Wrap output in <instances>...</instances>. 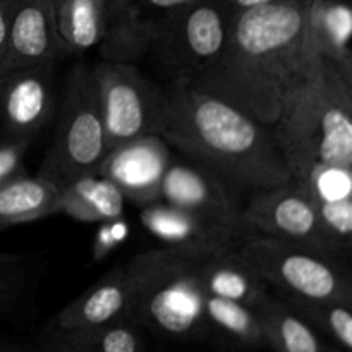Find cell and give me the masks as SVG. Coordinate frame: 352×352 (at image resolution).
Segmentation results:
<instances>
[{
  "mask_svg": "<svg viewBox=\"0 0 352 352\" xmlns=\"http://www.w3.org/2000/svg\"><path fill=\"white\" fill-rule=\"evenodd\" d=\"M62 213V189L40 175H19L0 186V230Z\"/></svg>",
  "mask_w": 352,
  "mask_h": 352,
  "instance_id": "cell-20",
  "label": "cell"
},
{
  "mask_svg": "<svg viewBox=\"0 0 352 352\" xmlns=\"http://www.w3.org/2000/svg\"><path fill=\"white\" fill-rule=\"evenodd\" d=\"M237 250L277 294L352 305V278L346 260L256 232L246 236Z\"/></svg>",
  "mask_w": 352,
  "mask_h": 352,
  "instance_id": "cell-5",
  "label": "cell"
},
{
  "mask_svg": "<svg viewBox=\"0 0 352 352\" xmlns=\"http://www.w3.org/2000/svg\"><path fill=\"white\" fill-rule=\"evenodd\" d=\"M170 162V144L160 134H150L110 148L98 174L110 179L126 199L144 206L158 201Z\"/></svg>",
  "mask_w": 352,
  "mask_h": 352,
  "instance_id": "cell-10",
  "label": "cell"
},
{
  "mask_svg": "<svg viewBox=\"0 0 352 352\" xmlns=\"http://www.w3.org/2000/svg\"><path fill=\"white\" fill-rule=\"evenodd\" d=\"M91 69L109 150L162 133L167 93H162L134 64L102 60Z\"/></svg>",
  "mask_w": 352,
  "mask_h": 352,
  "instance_id": "cell-7",
  "label": "cell"
},
{
  "mask_svg": "<svg viewBox=\"0 0 352 352\" xmlns=\"http://www.w3.org/2000/svg\"><path fill=\"white\" fill-rule=\"evenodd\" d=\"M57 0H3L9 19V69L54 64L67 52L55 23Z\"/></svg>",
  "mask_w": 352,
  "mask_h": 352,
  "instance_id": "cell-12",
  "label": "cell"
},
{
  "mask_svg": "<svg viewBox=\"0 0 352 352\" xmlns=\"http://www.w3.org/2000/svg\"><path fill=\"white\" fill-rule=\"evenodd\" d=\"M43 352H143L141 325L134 318L86 330H62L48 322L38 332Z\"/></svg>",
  "mask_w": 352,
  "mask_h": 352,
  "instance_id": "cell-18",
  "label": "cell"
},
{
  "mask_svg": "<svg viewBox=\"0 0 352 352\" xmlns=\"http://www.w3.org/2000/svg\"><path fill=\"white\" fill-rule=\"evenodd\" d=\"M31 144H33L31 141L14 140L7 136L0 140V186L26 174L24 158Z\"/></svg>",
  "mask_w": 352,
  "mask_h": 352,
  "instance_id": "cell-29",
  "label": "cell"
},
{
  "mask_svg": "<svg viewBox=\"0 0 352 352\" xmlns=\"http://www.w3.org/2000/svg\"><path fill=\"white\" fill-rule=\"evenodd\" d=\"M158 28L144 21L127 0H105L102 60L134 64L151 50Z\"/></svg>",
  "mask_w": 352,
  "mask_h": 352,
  "instance_id": "cell-19",
  "label": "cell"
},
{
  "mask_svg": "<svg viewBox=\"0 0 352 352\" xmlns=\"http://www.w3.org/2000/svg\"><path fill=\"white\" fill-rule=\"evenodd\" d=\"M205 251L155 248L124 263L133 318L172 339H201L208 330L203 313L198 258Z\"/></svg>",
  "mask_w": 352,
  "mask_h": 352,
  "instance_id": "cell-3",
  "label": "cell"
},
{
  "mask_svg": "<svg viewBox=\"0 0 352 352\" xmlns=\"http://www.w3.org/2000/svg\"><path fill=\"white\" fill-rule=\"evenodd\" d=\"M141 223L162 246L175 250H234L251 234L168 206L160 199L143 206Z\"/></svg>",
  "mask_w": 352,
  "mask_h": 352,
  "instance_id": "cell-13",
  "label": "cell"
},
{
  "mask_svg": "<svg viewBox=\"0 0 352 352\" xmlns=\"http://www.w3.org/2000/svg\"><path fill=\"white\" fill-rule=\"evenodd\" d=\"M203 313L208 327L219 330L236 344L251 349L267 346L263 325L258 311L243 302L205 294Z\"/></svg>",
  "mask_w": 352,
  "mask_h": 352,
  "instance_id": "cell-24",
  "label": "cell"
},
{
  "mask_svg": "<svg viewBox=\"0 0 352 352\" xmlns=\"http://www.w3.org/2000/svg\"><path fill=\"white\" fill-rule=\"evenodd\" d=\"M256 311L267 346L275 352H342L285 306L277 294H268Z\"/></svg>",
  "mask_w": 352,
  "mask_h": 352,
  "instance_id": "cell-21",
  "label": "cell"
},
{
  "mask_svg": "<svg viewBox=\"0 0 352 352\" xmlns=\"http://www.w3.org/2000/svg\"><path fill=\"white\" fill-rule=\"evenodd\" d=\"M0 352H31V351L21 349V347H16V346H10V344L0 342Z\"/></svg>",
  "mask_w": 352,
  "mask_h": 352,
  "instance_id": "cell-33",
  "label": "cell"
},
{
  "mask_svg": "<svg viewBox=\"0 0 352 352\" xmlns=\"http://www.w3.org/2000/svg\"><path fill=\"white\" fill-rule=\"evenodd\" d=\"M315 199L352 198V170L315 164L306 177L298 179Z\"/></svg>",
  "mask_w": 352,
  "mask_h": 352,
  "instance_id": "cell-28",
  "label": "cell"
},
{
  "mask_svg": "<svg viewBox=\"0 0 352 352\" xmlns=\"http://www.w3.org/2000/svg\"><path fill=\"white\" fill-rule=\"evenodd\" d=\"M41 274L34 253H0V320L16 313L36 289Z\"/></svg>",
  "mask_w": 352,
  "mask_h": 352,
  "instance_id": "cell-26",
  "label": "cell"
},
{
  "mask_svg": "<svg viewBox=\"0 0 352 352\" xmlns=\"http://www.w3.org/2000/svg\"><path fill=\"white\" fill-rule=\"evenodd\" d=\"M134 7L138 14L148 23H153L155 26H160V21L167 16L168 12L188 3L196 2V0H127Z\"/></svg>",
  "mask_w": 352,
  "mask_h": 352,
  "instance_id": "cell-30",
  "label": "cell"
},
{
  "mask_svg": "<svg viewBox=\"0 0 352 352\" xmlns=\"http://www.w3.org/2000/svg\"><path fill=\"white\" fill-rule=\"evenodd\" d=\"M158 199L165 205L195 213L212 222L250 232L243 222V208L237 205L236 195H232L215 175L192 162H170L162 179Z\"/></svg>",
  "mask_w": 352,
  "mask_h": 352,
  "instance_id": "cell-11",
  "label": "cell"
},
{
  "mask_svg": "<svg viewBox=\"0 0 352 352\" xmlns=\"http://www.w3.org/2000/svg\"><path fill=\"white\" fill-rule=\"evenodd\" d=\"M52 65L9 69L0 76V120L3 136L33 143L55 110Z\"/></svg>",
  "mask_w": 352,
  "mask_h": 352,
  "instance_id": "cell-9",
  "label": "cell"
},
{
  "mask_svg": "<svg viewBox=\"0 0 352 352\" xmlns=\"http://www.w3.org/2000/svg\"><path fill=\"white\" fill-rule=\"evenodd\" d=\"M127 318H133V302L126 267L120 263L60 309L50 323L62 330H86Z\"/></svg>",
  "mask_w": 352,
  "mask_h": 352,
  "instance_id": "cell-15",
  "label": "cell"
},
{
  "mask_svg": "<svg viewBox=\"0 0 352 352\" xmlns=\"http://www.w3.org/2000/svg\"><path fill=\"white\" fill-rule=\"evenodd\" d=\"M308 2L280 0L234 14L219 60L186 85L274 126L287 88L318 55L306 30Z\"/></svg>",
  "mask_w": 352,
  "mask_h": 352,
  "instance_id": "cell-1",
  "label": "cell"
},
{
  "mask_svg": "<svg viewBox=\"0 0 352 352\" xmlns=\"http://www.w3.org/2000/svg\"><path fill=\"white\" fill-rule=\"evenodd\" d=\"M232 19L226 0H196L160 21L150 52L172 82H191L226 50Z\"/></svg>",
  "mask_w": 352,
  "mask_h": 352,
  "instance_id": "cell-6",
  "label": "cell"
},
{
  "mask_svg": "<svg viewBox=\"0 0 352 352\" xmlns=\"http://www.w3.org/2000/svg\"><path fill=\"white\" fill-rule=\"evenodd\" d=\"M226 2L227 6L230 7V10L236 14V12H243V10H248V9H254V7L280 2V0H226Z\"/></svg>",
  "mask_w": 352,
  "mask_h": 352,
  "instance_id": "cell-32",
  "label": "cell"
},
{
  "mask_svg": "<svg viewBox=\"0 0 352 352\" xmlns=\"http://www.w3.org/2000/svg\"><path fill=\"white\" fill-rule=\"evenodd\" d=\"M306 30L320 57L352 82V0H309Z\"/></svg>",
  "mask_w": 352,
  "mask_h": 352,
  "instance_id": "cell-17",
  "label": "cell"
},
{
  "mask_svg": "<svg viewBox=\"0 0 352 352\" xmlns=\"http://www.w3.org/2000/svg\"><path fill=\"white\" fill-rule=\"evenodd\" d=\"M107 151L93 69L79 64L67 76L54 141L36 175L64 189L76 179L98 174Z\"/></svg>",
  "mask_w": 352,
  "mask_h": 352,
  "instance_id": "cell-4",
  "label": "cell"
},
{
  "mask_svg": "<svg viewBox=\"0 0 352 352\" xmlns=\"http://www.w3.org/2000/svg\"><path fill=\"white\" fill-rule=\"evenodd\" d=\"M285 306L301 316L323 339L332 342L342 352L352 351V311L347 302L316 301V299L296 298L277 294Z\"/></svg>",
  "mask_w": 352,
  "mask_h": 352,
  "instance_id": "cell-25",
  "label": "cell"
},
{
  "mask_svg": "<svg viewBox=\"0 0 352 352\" xmlns=\"http://www.w3.org/2000/svg\"><path fill=\"white\" fill-rule=\"evenodd\" d=\"M55 23L67 52L85 54L103 38L105 0H57Z\"/></svg>",
  "mask_w": 352,
  "mask_h": 352,
  "instance_id": "cell-23",
  "label": "cell"
},
{
  "mask_svg": "<svg viewBox=\"0 0 352 352\" xmlns=\"http://www.w3.org/2000/svg\"><path fill=\"white\" fill-rule=\"evenodd\" d=\"M243 222L250 232L289 241L325 256L346 260L332 244L320 222L316 203L298 179L253 192L243 208Z\"/></svg>",
  "mask_w": 352,
  "mask_h": 352,
  "instance_id": "cell-8",
  "label": "cell"
},
{
  "mask_svg": "<svg viewBox=\"0 0 352 352\" xmlns=\"http://www.w3.org/2000/svg\"><path fill=\"white\" fill-rule=\"evenodd\" d=\"M316 164L352 170V82L325 60Z\"/></svg>",
  "mask_w": 352,
  "mask_h": 352,
  "instance_id": "cell-14",
  "label": "cell"
},
{
  "mask_svg": "<svg viewBox=\"0 0 352 352\" xmlns=\"http://www.w3.org/2000/svg\"><path fill=\"white\" fill-rule=\"evenodd\" d=\"M10 43H9V19L3 0H0V76L9 71Z\"/></svg>",
  "mask_w": 352,
  "mask_h": 352,
  "instance_id": "cell-31",
  "label": "cell"
},
{
  "mask_svg": "<svg viewBox=\"0 0 352 352\" xmlns=\"http://www.w3.org/2000/svg\"><path fill=\"white\" fill-rule=\"evenodd\" d=\"M198 280L203 294L243 302L254 309L270 294L267 282L246 263L237 248L199 254Z\"/></svg>",
  "mask_w": 352,
  "mask_h": 352,
  "instance_id": "cell-16",
  "label": "cell"
},
{
  "mask_svg": "<svg viewBox=\"0 0 352 352\" xmlns=\"http://www.w3.org/2000/svg\"><path fill=\"white\" fill-rule=\"evenodd\" d=\"M315 203L325 234L333 246L349 258L352 248V198L315 199Z\"/></svg>",
  "mask_w": 352,
  "mask_h": 352,
  "instance_id": "cell-27",
  "label": "cell"
},
{
  "mask_svg": "<svg viewBox=\"0 0 352 352\" xmlns=\"http://www.w3.org/2000/svg\"><path fill=\"white\" fill-rule=\"evenodd\" d=\"M160 136L232 195L263 191L292 179L272 126L186 82H172Z\"/></svg>",
  "mask_w": 352,
  "mask_h": 352,
  "instance_id": "cell-2",
  "label": "cell"
},
{
  "mask_svg": "<svg viewBox=\"0 0 352 352\" xmlns=\"http://www.w3.org/2000/svg\"><path fill=\"white\" fill-rule=\"evenodd\" d=\"M124 203L122 191L100 174L79 177L62 189V213L81 222H116Z\"/></svg>",
  "mask_w": 352,
  "mask_h": 352,
  "instance_id": "cell-22",
  "label": "cell"
}]
</instances>
